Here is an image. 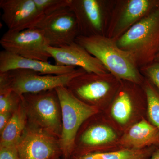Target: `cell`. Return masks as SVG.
<instances>
[{"label":"cell","mask_w":159,"mask_h":159,"mask_svg":"<svg viewBox=\"0 0 159 159\" xmlns=\"http://www.w3.org/2000/svg\"><path fill=\"white\" fill-rule=\"evenodd\" d=\"M86 73L83 69L60 75H42L24 69L0 73V93L11 91L20 96L66 87L75 77Z\"/></svg>","instance_id":"obj_4"},{"label":"cell","mask_w":159,"mask_h":159,"mask_svg":"<svg viewBox=\"0 0 159 159\" xmlns=\"http://www.w3.org/2000/svg\"><path fill=\"white\" fill-rule=\"evenodd\" d=\"M145 71L151 82L159 91V62L151 64L145 68Z\"/></svg>","instance_id":"obj_22"},{"label":"cell","mask_w":159,"mask_h":159,"mask_svg":"<svg viewBox=\"0 0 159 159\" xmlns=\"http://www.w3.org/2000/svg\"><path fill=\"white\" fill-rule=\"evenodd\" d=\"M16 146L21 159L62 157L59 139L29 121Z\"/></svg>","instance_id":"obj_7"},{"label":"cell","mask_w":159,"mask_h":159,"mask_svg":"<svg viewBox=\"0 0 159 159\" xmlns=\"http://www.w3.org/2000/svg\"><path fill=\"white\" fill-rule=\"evenodd\" d=\"M152 3L148 0L130 1L120 20V28L123 29L132 25L148 11Z\"/></svg>","instance_id":"obj_17"},{"label":"cell","mask_w":159,"mask_h":159,"mask_svg":"<svg viewBox=\"0 0 159 159\" xmlns=\"http://www.w3.org/2000/svg\"><path fill=\"white\" fill-rule=\"evenodd\" d=\"M22 102V97L13 91L0 93V113L13 112Z\"/></svg>","instance_id":"obj_20"},{"label":"cell","mask_w":159,"mask_h":159,"mask_svg":"<svg viewBox=\"0 0 159 159\" xmlns=\"http://www.w3.org/2000/svg\"><path fill=\"white\" fill-rule=\"evenodd\" d=\"M13 112L0 113V133L4 129L11 119Z\"/></svg>","instance_id":"obj_24"},{"label":"cell","mask_w":159,"mask_h":159,"mask_svg":"<svg viewBox=\"0 0 159 159\" xmlns=\"http://www.w3.org/2000/svg\"><path fill=\"white\" fill-rule=\"evenodd\" d=\"M47 51L56 65L80 67L86 73L103 77L107 70L102 63L76 42L59 48L48 46Z\"/></svg>","instance_id":"obj_10"},{"label":"cell","mask_w":159,"mask_h":159,"mask_svg":"<svg viewBox=\"0 0 159 159\" xmlns=\"http://www.w3.org/2000/svg\"><path fill=\"white\" fill-rule=\"evenodd\" d=\"M150 159H159V148H157L153 152Z\"/></svg>","instance_id":"obj_25"},{"label":"cell","mask_w":159,"mask_h":159,"mask_svg":"<svg viewBox=\"0 0 159 159\" xmlns=\"http://www.w3.org/2000/svg\"><path fill=\"white\" fill-rule=\"evenodd\" d=\"M28 123V116L22 101L13 111L9 122L0 133V145H17Z\"/></svg>","instance_id":"obj_16"},{"label":"cell","mask_w":159,"mask_h":159,"mask_svg":"<svg viewBox=\"0 0 159 159\" xmlns=\"http://www.w3.org/2000/svg\"><path fill=\"white\" fill-rule=\"evenodd\" d=\"M75 67L51 64L38 60L21 57L6 51L0 52V73L17 69L30 70L42 75H60L76 70Z\"/></svg>","instance_id":"obj_13"},{"label":"cell","mask_w":159,"mask_h":159,"mask_svg":"<svg viewBox=\"0 0 159 159\" xmlns=\"http://www.w3.org/2000/svg\"><path fill=\"white\" fill-rule=\"evenodd\" d=\"M56 159H62V157H60V158H58Z\"/></svg>","instance_id":"obj_27"},{"label":"cell","mask_w":159,"mask_h":159,"mask_svg":"<svg viewBox=\"0 0 159 159\" xmlns=\"http://www.w3.org/2000/svg\"><path fill=\"white\" fill-rule=\"evenodd\" d=\"M133 105L129 95L122 92L112 106V116L119 124L124 125L128 122L133 112Z\"/></svg>","instance_id":"obj_18"},{"label":"cell","mask_w":159,"mask_h":159,"mask_svg":"<svg viewBox=\"0 0 159 159\" xmlns=\"http://www.w3.org/2000/svg\"><path fill=\"white\" fill-rule=\"evenodd\" d=\"M100 77L96 74L85 73L72 79L66 87L80 100L99 109V102L110 87L108 82Z\"/></svg>","instance_id":"obj_12"},{"label":"cell","mask_w":159,"mask_h":159,"mask_svg":"<svg viewBox=\"0 0 159 159\" xmlns=\"http://www.w3.org/2000/svg\"><path fill=\"white\" fill-rule=\"evenodd\" d=\"M136 64H151L159 53V2L147 16L134 24L116 42Z\"/></svg>","instance_id":"obj_1"},{"label":"cell","mask_w":159,"mask_h":159,"mask_svg":"<svg viewBox=\"0 0 159 159\" xmlns=\"http://www.w3.org/2000/svg\"><path fill=\"white\" fill-rule=\"evenodd\" d=\"M39 11L44 16L69 7L70 0H34Z\"/></svg>","instance_id":"obj_21"},{"label":"cell","mask_w":159,"mask_h":159,"mask_svg":"<svg viewBox=\"0 0 159 159\" xmlns=\"http://www.w3.org/2000/svg\"><path fill=\"white\" fill-rule=\"evenodd\" d=\"M75 42L99 59L116 77L137 83L140 82V74L133 57L112 40L102 35H79Z\"/></svg>","instance_id":"obj_2"},{"label":"cell","mask_w":159,"mask_h":159,"mask_svg":"<svg viewBox=\"0 0 159 159\" xmlns=\"http://www.w3.org/2000/svg\"><path fill=\"white\" fill-rule=\"evenodd\" d=\"M155 62H159V53L157 56L156 59L155 60Z\"/></svg>","instance_id":"obj_26"},{"label":"cell","mask_w":159,"mask_h":159,"mask_svg":"<svg viewBox=\"0 0 159 159\" xmlns=\"http://www.w3.org/2000/svg\"><path fill=\"white\" fill-rule=\"evenodd\" d=\"M84 122L75 139L73 154L85 153L96 151H103L107 144L117 139L116 134L108 125L93 122Z\"/></svg>","instance_id":"obj_11"},{"label":"cell","mask_w":159,"mask_h":159,"mask_svg":"<svg viewBox=\"0 0 159 159\" xmlns=\"http://www.w3.org/2000/svg\"><path fill=\"white\" fill-rule=\"evenodd\" d=\"M28 121L60 139L61 133V111L56 90L22 96Z\"/></svg>","instance_id":"obj_5"},{"label":"cell","mask_w":159,"mask_h":159,"mask_svg":"<svg viewBox=\"0 0 159 159\" xmlns=\"http://www.w3.org/2000/svg\"><path fill=\"white\" fill-rule=\"evenodd\" d=\"M36 28L42 31L49 46L52 47L70 44L80 35L77 19L69 7L44 16Z\"/></svg>","instance_id":"obj_8"},{"label":"cell","mask_w":159,"mask_h":159,"mask_svg":"<svg viewBox=\"0 0 159 159\" xmlns=\"http://www.w3.org/2000/svg\"><path fill=\"white\" fill-rule=\"evenodd\" d=\"M157 148L151 146L142 149L121 148L112 151H96L74 154L70 159H150Z\"/></svg>","instance_id":"obj_15"},{"label":"cell","mask_w":159,"mask_h":159,"mask_svg":"<svg viewBox=\"0 0 159 159\" xmlns=\"http://www.w3.org/2000/svg\"><path fill=\"white\" fill-rule=\"evenodd\" d=\"M3 50L21 57L48 62V44L42 31L34 28L19 31L8 30L0 39Z\"/></svg>","instance_id":"obj_6"},{"label":"cell","mask_w":159,"mask_h":159,"mask_svg":"<svg viewBox=\"0 0 159 159\" xmlns=\"http://www.w3.org/2000/svg\"><path fill=\"white\" fill-rule=\"evenodd\" d=\"M55 90L61 107L62 129L59 142L62 158L70 159L80 127L88 119L99 114V109L80 100L66 87H60Z\"/></svg>","instance_id":"obj_3"},{"label":"cell","mask_w":159,"mask_h":159,"mask_svg":"<svg viewBox=\"0 0 159 159\" xmlns=\"http://www.w3.org/2000/svg\"><path fill=\"white\" fill-rule=\"evenodd\" d=\"M2 20L12 31L36 28L44 17L34 0H1Z\"/></svg>","instance_id":"obj_9"},{"label":"cell","mask_w":159,"mask_h":159,"mask_svg":"<svg viewBox=\"0 0 159 159\" xmlns=\"http://www.w3.org/2000/svg\"><path fill=\"white\" fill-rule=\"evenodd\" d=\"M149 122L159 130V91L150 83L145 88Z\"/></svg>","instance_id":"obj_19"},{"label":"cell","mask_w":159,"mask_h":159,"mask_svg":"<svg viewBox=\"0 0 159 159\" xmlns=\"http://www.w3.org/2000/svg\"><path fill=\"white\" fill-rule=\"evenodd\" d=\"M122 148L142 149L159 146V130L145 119L133 125L119 141Z\"/></svg>","instance_id":"obj_14"},{"label":"cell","mask_w":159,"mask_h":159,"mask_svg":"<svg viewBox=\"0 0 159 159\" xmlns=\"http://www.w3.org/2000/svg\"><path fill=\"white\" fill-rule=\"evenodd\" d=\"M0 159H21L16 145H0Z\"/></svg>","instance_id":"obj_23"}]
</instances>
